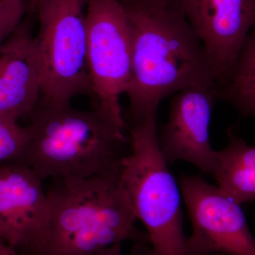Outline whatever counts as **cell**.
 Wrapping results in <instances>:
<instances>
[{
	"mask_svg": "<svg viewBox=\"0 0 255 255\" xmlns=\"http://www.w3.org/2000/svg\"><path fill=\"white\" fill-rule=\"evenodd\" d=\"M122 4L132 40L126 122L141 120L157 112L164 99L185 89L217 87L205 47L180 10Z\"/></svg>",
	"mask_w": 255,
	"mask_h": 255,
	"instance_id": "obj_1",
	"label": "cell"
},
{
	"mask_svg": "<svg viewBox=\"0 0 255 255\" xmlns=\"http://www.w3.org/2000/svg\"><path fill=\"white\" fill-rule=\"evenodd\" d=\"M29 119L27 141L16 162L33 169L43 182L80 180L119 171L128 153L125 128L98 107L79 110L70 104L40 99Z\"/></svg>",
	"mask_w": 255,
	"mask_h": 255,
	"instance_id": "obj_2",
	"label": "cell"
},
{
	"mask_svg": "<svg viewBox=\"0 0 255 255\" xmlns=\"http://www.w3.org/2000/svg\"><path fill=\"white\" fill-rule=\"evenodd\" d=\"M50 182L46 189L49 217L34 255H95L123 241L147 243V233L135 226L121 169Z\"/></svg>",
	"mask_w": 255,
	"mask_h": 255,
	"instance_id": "obj_3",
	"label": "cell"
},
{
	"mask_svg": "<svg viewBox=\"0 0 255 255\" xmlns=\"http://www.w3.org/2000/svg\"><path fill=\"white\" fill-rule=\"evenodd\" d=\"M157 116L153 112L127 125L130 150L121 164V179L137 220L147 230L140 253L184 255L181 194L159 147Z\"/></svg>",
	"mask_w": 255,
	"mask_h": 255,
	"instance_id": "obj_4",
	"label": "cell"
},
{
	"mask_svg": "<svg viewBox=\"0 0 255 255\" xmlns=\"http://www.w3.org/2000/svg\"><path fill=\"white\" fill-rule=\"evenodd\" d=\"M88 0H31L39 31L34 38L41 73V99L56 105L95 96L87 65Z\"/></svg>",
	"mask_w": 255,
	"mask_h": 255,
	"instance_id": "obj_5",
	"label": "cell"
},
{
	"mask_svg": "<svg viewBox=\"0 0 255 255\" xmlns=\"http://www.w3.org/2000/svg\"><path fill=\"white\" fill-rule=\"evenodd\" d=\"M86 21L87 65L95 107L126 128L120 97L128 88L132 71L127 11L120 0H88Z\"/></svg>",
	"mask_w": 255,
	"mask_h": 255,
	"instance_id": "obj_6",
	"label": "cell"
},
{
	"mask_svg": "<svg viewBox=\"0 0 255 255\" xmlns=\"http://www.w3.org/2000/svg\"><path fill=\"white\" fill-rule=\"evenodd\" d=\"M180 187L193 228L184 255H255L240 204L198 176L183 174Z\"/></svg>",
	"mask_w": 255,
	"mask_h": 255,
	"instance_id": "obj_7",
	"label": "cell"
},
{
	"mask_svg": "<svg viewBox=\"0 0 255 255\" xmlns=\"http://www.w3.org/2000/svg\"><path fill=\"white\" fill-rule=\"evenodd\" d=\"M43 181L18 162L0 165V241L18 255H34L49 217Z\"/></svg>",
	"mask_w": 255,
	"mask_h": 255,
	"instance_id": "obj_8",
	"label": "cell"
},
{
	"mask_svg": "<svg viewBox=\"0 0 255 255\" xmlns=\"http://www.w3.org/2000/svg\"><path fill=\"white\" fill-rule=\"evenodd\" d=\"M217 98V87H190L174 94L168 120L157 133L168 165L186 161L202 172L214 174L216 151L210 140V125Z\"/></svg>",
	"mask_w": 255,
	"mask_h": 255,
	"instance_id": "obj_9",
	"label": "cell"
},
{
	"mask_svg": "<svg viewBox=\"0 0 255 255\" xmlns=\"http://www.w3.org/2000/svg\"><path fill=\"white\" fill-rule=\"evenodd\" d=\"M177 8L205 47L219 85L255 25V0H179Z\"/></svg>",
	"mask_w": 255,
	"mask_h": 255,
	"instance_id": "obj_10",
	"label": "cell"
},
{
	"mask_svg": "<svg viewBox=\"0 0 255 255\" xmlns=\"http://www.w3.org/2000/svg\"><path fill=\"white\" fill-rule=\"evenodd\" d=\"M41 96V73L28 20L0 46V114L28 117Z\"/></svg>",
	"mask_w": 255,
	"mask_h": 255,
	"instance_id": "obj_11",
	"label": "cell"
},
{
	"mask_svg": "<svg viewBox=\"0 0 255 255\" xmlns=\"http://www.w3.org/2000/svg\"><path fill=\"white\" fill-rule=\"evenodd\" d=\"M228 142L216 151L213 177L220 191L237 204L255 200V145H250L228 130Z\"/></svg>",
	"mask_w": 255,
	"mask_h": 255,
	"instance_id": "obj_12",
	"label": "cell"
},
{
	"mask_svg": "<svg viewBox=\"0 0 255 255\" xmlns=\"http://www.w3.org/2000/svg\"><path fill=\"white\" fill-rule=\"evenodd\" d=\"M217 88L219 98L229 102L242 117L255 120V25Z\"/></svg>",
	"mask_w": 255,
	"mask_h": 255,
	"instance_id": "obj_13",
	"label": "cell"
},
{
	"mask_svg": "<svg viewBox=\"0 0 255 255\" xmlns=\"http://www.w3.org/2000/svg\"><path fill=\"white\" fill-rule=\"evenodd\" d=\"M27 137L26 127L20 126L17 119L0 114V163L17 161Z\"/></svg>",
	"mask_w": 255,
	"mask_h": 255,
	"instance_id": "obj_14",
	"label": "cell"
},
{
	"mask_svg": "<svg viewBox=\"0 0 255 255\" xmlns=\"http://www.w3.org/2000/svg\"><path fill=\"white\" fill-rule=\"evenodd\" d=\"M26 10L23 0H0V46L18 27Z\"/></svg>",
	"mask_w": 255,
	"mask_h": 255,
	"instance_id": "obj_15",
	"label": "cell"
},
{
	"mask_svg": "<svg viewBox=\"0 0 255 255\" xmlns=\"http://www.w3.org/2000/svg\"><path fill=\"white\" fill-rule=\"evenodd\" d=\"M121 1L122 3L145 5V6L177 8L179 0H124Z\"/></svg>",
	"mask_w": 255,
	"mask_h": 255,
	"instance_id": "obj_16",
	"label": "cell"
},
{
	"mask_svg": "<svg viewBox=\"0 0 255 255\" xmlns=\"http://www.w3.org/2000/svg\"><path fill=\"white\" fill-rule=\"evenodd\" d=\"M95 255H122V243L114 245L97 253Z\"/></svg>",
	"mask_w": 255,
	"mask_h": 255,
	"instance_id": "obj_17",
	"label": "cell"
},
{
	"mask_svg": "<svg viewBox=\"0 0 255 255\" xmlns=\"http://www.w3.org/2000/svg\"><path fill=\"white\" fill-rule=\"evenodd\" d=\"M0 255H18L11 248L0 241Z\"/></svg>",
	"mask_w": 255,
	"mask_h": 255,
	"instance_id": "obj_18",
	"label": "cell"
}]
</instances>
